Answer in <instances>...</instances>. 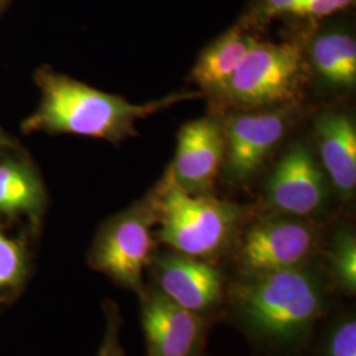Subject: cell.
Here are the masks:
<instances>
[{
	"instance_id": "cell-16",
	"label": "cell",
	"mask_w": 356,
	"mask_h": 356,
	"mask_svg": "<svg viewBox=\"0 0 356 356\" xmlns=\"http://www.w3.org/2000/svg\"><path fill=\"white\" fill-rule=\"evenodd\" d=\"M312 60L319 74L331 83L354 86L356 81V42L342 31L323 32L312 44Z\"/></svg>"
},
{
	"instance_id": "cell-1",
	"label": "cell",
	"mask_w": 356,
	"mask_h": 356,
	"mask_svg": "<svg viewBox=\"0 0 356 356\" xmlns=\"http://www.w3.org/2000/svg\"><path fill=\"white\" fill-rule=\"evenodd\" d=\"M335 306L317 257L304 267L229 277L225 319L266 353L304 356Z\"/></svg>"
},
{
	"instance_id": "cell-6",
	"label": "cell",
	"mask_w": 356,
	"mask_h": 356,
	"mask_svg": "<svg viewBox=\"0 0 356 356\" xmlns=\"http://www.w3.org/2000/svg\"><path fill=\"white\" fill-rule=\"evenodd\" d=\"M302 53L297 44L256 41L220 94L242 107L288 102L302 78Z\"/></svg>"
},
{
	"instance_id": "cell-19",
	"label": "cell",
	"mask_w": 356,
	"mask_h": 356,
	"mask_svg": "<svg viewBox=\"0 0 356 356\" xmlns=\"http://www.w3.org/2000/svg\"><path fill=\"white\" fill-rule=\"evenodd\" d=\"M26 275V256L23 245L0 229V291L23 282Z\"/></svg>"
},
{
	"instance_id": "cell-8",
	"label": "cell",
	"mask_w": 356,
	"mask_h": 356,
	"mask_svg": "<svg viewBox=\"0 0 356 356\" xmlns=\"http://www.w3.org/2000/svg\"><path fill=\"white\" fill-rule=\"evenodd\" d=\"M139 302L147 356H204L211 323L176 305L148 282Z\"/></svg>"
},
{
	"instance_id": "cell-12",
	"label": "cell",
	"mask_w": 356,
	"mask_h": 356,
	"mask_svg": "<svg viewBox=\"0 0 356 356\" xmlns=\"http://www.w3.org/2000/svg\"><path fill=\"white\" fill-rule=\"evenodd\" d=\"M322 163L331 182L344 201H351L356 189V129L343 114L327 113L316 122Z\"/></svg>"
},
{
	"instance_id": "cell-20",
	"label": "cell",
	"mask_w": 356,
	"mask_h": 356,
	"mask_svg": "<svg viewBox=\"0 0 356 356\" xmlns=\"http://www.w3.org/2000/svg\"><path fill=\"white\" fill-rule=\"evenodd\" d=\"M103 312L106 317V330L97 356H127L120 341L123 319L119 306L111 300H106Z\"/></svg>"
},
{
	"instance_id": "cell-2",
	"label": "cell",
	"mask_w": 356,
	"mask_h": 356,
	"mask_svg": "<svg viewBox=\"0 0 356 356\" xmlns=\"http://www.w3.org/2000/svg\"><path fill=\"white\" fill-rule=\"evenodd\" d=\"M38 110L23 123L26 132L72 134L119 143L138 134L136 123L175 104L202 98L204 94L176 92L161 99L134 104L127 99L90 88L51 69H40Z\"/></svg>"
},
{
	"instance_id": "cell-21",
	"label": "cell",
	"mask_w": 356,
	"mask_h": 356,
	"mask_svg": "<svg viewBox=\"0 0 356 356\" xmlns=\"http://www.w3.org/2000/svg\"><path fill=\"white\" fill-rule=\"evenodd\" d=\"M10 145H11V141H10V139L3 134V131L0 129V152H1L3 149L8 148Z\"/></svg>"
},
{
	"instance_id": "cell-4",
	"label": "cell",
	"mask_w": 356,
	"mask_h": 356,
	"mask_svg": "<svg viewBox=\"0 0 356 356\" xmlns=\"http://www.w3.org/2000/svg\"><path fill=\"white\" fill-rule=\"evenodd\" d=\"M159 184L126 210L108 218L98 229L90 247L88 263L120 288L144 292L145 270L157 252Z\"/></svg>"
},
{
	"instance_id": "cell-17",
	"label": "cell",
	"mask_w": 356,
	"mask_h": 356,
	"mask_svg": "<svg viewBox=\"0 0 356 356\" xmlns=\"http://www.w3.org/2000/svg\"><path fill=\"white\" fill-rule=\"evenodd\" d=\"M305 354L309 356H356L354 307L335 306L321 321Z\"/></svg>"
},
{
	"instance_id": "cell-7",
	"label": "cell",
	"mask_w": 356,
	"mask_h": 356,
	"mask_svg": "<svg viewBox=\"0 0 356 356\" xmlns=\"http://www.w3.org/2000/svg\"><path fill=\"white\" fill-rule=\"evenodd\" d=\"M149 280L168 300L214 325L225 321L229 277L219 264L173 250L156 252Z\"/></svg>"
},
{
	"instance_id": "cell-10",
	"label": "cell",
	"mask_w": 356,
	"mask_h": 356,
	"mask_svg": "<svg viewBox=\"0 0 356 356\" xmlns=\"http://www.w3.org/2000/svg\"><path fill=\"white\" fill-rule=\"evenodd\" d=\"M226 148V136L214 119L194 120L181 128L170 166L172 179L193 195L211 194Z\"/></svg>"
},
{
	"instance_id": "cell-3",
	"label": "cell",
	"mask_w": 356,
	"mask_h": 356,
	"mask_svg": "<svg viewBox=\"0 0 356 356\" xmlns=\"http://www.w3.org/2000/svg\"><path fill=\"white\" fill-rule=\"evenodd\" d=\"M159 186L157 243L216 264L232 254L244 225L242 206L211 194H189L178 186L169 172Z\"/></svg>"
},
{
	"instance_id": "cell-15",
	"label": "cell",
	"mask_w": 356,
	"mask_h": 356,
	"mask_svg": "<svg viewBox=\"0 0 356 356\" xmlns=\"http://www.w3.org/2000/svg\"><path fill=\"white\" fill-rule=\"evenodd\" d=\"M318 260L332 292L341 297H355V231L350 226H338L327 242H322Z\"/></svg>"
},
{
	"instance_id": "cell-9",
	"label": "cell",
	"mask_w": 356,
	"mask_h": 356,
	"mask_svg": "<svg viewBox=\"0 0 356 356\" xmlns=\"http://www.w3.org/2000/svg\"><path fill=\"white\" fill-rule=\"evenodd\" d=\"M326 201V184L313 154L304 145L293 147L268 178L266 213L313 220Z\"/></svg>"
},
{
	"instance_id": "cell-11",
	"label": "cell",
	"mask_w": 356,
	"mask_h": 356,
	"mask_svg": "<svg viewBox=\"0 0 356 356\" xmlns=\"http://www.w3.org/2000/svg\"><path fill=\"white\" fill-rule=\"evenodd\" d=\"M286 118L281 113L243 114L229 122L226 134L227 173L232 181L252 177L281 140Z\"/></svg>"
},
{
	"instance_id": "cell-18",
	"label": "cell",
	"mask_w": 356,
	"mask_h": 356,
	"mask_svg": "<svg viewBox=\"0 0 356 356\" xmlns=\"http://www.w3.org/2000/svg\"><path fill=\"white\" fill-rule=\"evenodd\" d=\"M354 0H260L259 11L263 17L297 15L322 19L343 11Z\"/></svg>"
},
{
	"instance_id": "cell-13",
	"label": "cell",
	"mask_w": 356,
	"mask_h": 356,
	"mask_svg": "<svg viewBox=\"0 0 356 356\" xmlns=\"http://www.w3.org/2000/svg\"><path fill=\"white\" fill-rule=\"evenodd\" d=\"M254 41L243 26L229 29L202 51L191 70L193 81L204 91L222 92Z\"/></svg>"
},
{
	"instance_id": "cell-22",
	"label": "cell",
	"mask_w": 356,
	"mask_h": 356,
	"mask_svg": "<svg viewBox=\"0 0 356 356\" xmlns=\"http://www.w3.org/2000/svg\"><path fill=\"white\" fill-rule=\"evenodd\" d=\"M7 3H8V0H0V10H1Z\"/></svg>"
},
{
	"instance_id": "cell-14",
	"label": "cell",
	"mask_w": 356,
	"mask_h": 356,
	"mask_svg": "<svg viewBox=\"0 0 356 356\" xmlns=\"http://www.w3.org/2000/svg\"><path fill=\"white\" fill-rule=\"evenodd\" d=\"M45 189L35 168L26 161H0V214L28 216L38 223L45 207Z\"/></svg>"
},
{
	"instance_id": "cell-5",
	"label": "cell",
	"mask_w": 356,
	"mask_h": 356,
	"mask_svg": "<svg viewBox=\"0 0 356 356\" xmlns=\"http://www.w3.org/2000/svg\"><path fill=\"white\" fill-rule=\"evenodd\" d=\"M323 235L314 220L264 213L242 229L232 251L234 275L304 267L318 257Z\"/></svg>"
}]
</instances>
